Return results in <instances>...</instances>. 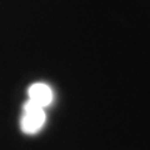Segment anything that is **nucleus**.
Returning <instances> with one entry per match:
<instances>
[{
    "label": "nucleus",
    "mask_w": 150,
    "mask_h": 150,
    "mask_svg": "<svg viewBox=\"0 0 150 150\" xmlns=\"http://www.w3.org/2000/svg\"><path fill=\"white\" fill-rule=\"evenodd\" d=\"M46 115L43 108L26 100L23 105V115L20 119V128L24 134L33 135L40 131L44 126Z\"/></svg>",
    "instance_id": "obj_1"
},
{
    "label": "nucleus",
    "mask_w": 150,
    "mask_h": 150,
    "mask_svg": "<svg viewBox=\"0 0 150 150\" xmlns=\"http://www.w3.org/2000/svg\"><path fill=\"white\" fill-rule=\"evenodd\" d=\"M28 95L31 103H34L35 105L45 109L46 106H49L53 103L54 94L51 88L45 83H34L33 85L28 89Z\"/></svg>",
    "instance_id": "obj_2"
}]
</instances>
